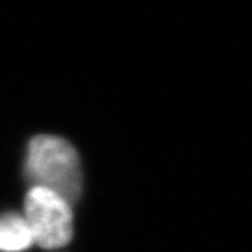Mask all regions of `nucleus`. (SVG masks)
Wrapping results in <instances>:
<instances>
[{
	"label": "nucleus",
	"mask_w": 252,
	"mask_h": 252,
	"mask_svg": "<svg viewBox=\"0 0 252 252\" xmlns=\"http://www.w3.org/2000/svg\"><path fill=\"white\" fill-rule=\"evenodd\" d=\"M27 178L34 187L49 189L70 206L81 193L79 154L62 137L38 135L28 144Z\"/></svg>",
	"instance_id": "nucleus-1"
},
{
	"label": "nucleus",
	"mask_w": 252,
	"mask_h": 252,
	"mask_svg": "<svg viewBox=\"0 0 252 252\" xmlns=\"http://www.w3.org/2000/svg\"><path fill=\"white\" fill-rule=\"evenodd\" d=\"M24 210L34 243L39 247L58 248L72 240V207L55 192L32 187L26 196Z\"/></svg>",
	"instance_id": "nucleus-2"
},
{
	"label": "nucleus",
	"mask_w": 252,
	"mask_h": 252,
	"mask_svg": "<svg viewBox=\"0 0 252 252\" xmlns=\"http://www.w3.org/2000/svg\"><path fill=\"white\" fill-rule=\"evenodd\" d=\"M32 243L34 238L24 217L16 213L0 216V251H24Z\"/></svg>",
	"instance_id": "nucleus-3"
}]
</instances>
